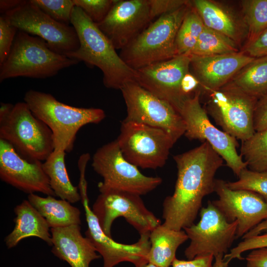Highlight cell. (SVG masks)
I'll return each mask as SVG.
<instances>
[{"label": "cell", "instance_id": "5bb4252c", "mask_svg": "<svg viewBox=\"0 0 267 267\" xmlns=\"http://www.w3.org/2000/svg\"><path fill=\"white\" fill-rule=\"evenodd\" d=\"M100 193L91 209L107 236L111 237L112 225L119 217L125 218L140 235L149 233L161 224L145 207L140 195L118 190Z\"/></svg>", "mask_w": 267, "mask_h": 267}, {"label": "cell", "instance_id": "8992f818", "mask_svg": "<svg viewBox=\"0 0 267 267\" xmlns=\"http://www.w3.org/2000/svg\"><path fill=\"white\" fill-rule=\"evenodd\" d=\"M190 6V1L177 10L160 16L121 50L120 57L136 70L177 55V35Z\"/></svg>", "mask_w": 267, "mask_h": 267}, {"label": "cell", "instance_id": "60d3db41", "mask_svg": "<svg viewBox=\"0 0 267 267\" xmlns=\"http://www.w3.org/2000/svg\"><path fill=\"white\" fill-rule=\"evenodd\" d=\"M245 259L247 267H267V247L253 250Z\"/></svg>", "mask_w": 267, "mask_h": 267}, {"label": "cell", "instance_id": "b9f144b4", "mask_svg": "<svg viewBox=\"0 0 267 267\" xmlns=\"http://www.w3.org/2000/svg\"><path fill=\"white\" fill-rule=\"evenodd\" d=\"M199 83L195 76L189 72L183 77L181 82L182 90L184 93L188 96H191L193 94V91H195Z\"/></svg>", "mask_w": 267, "mask_h": 267}, {"label": "cell", "instance_id": "d590c367", "mask_svg": "<svg viewBox=\"0 0 267 267\" xmlns=\"http://www.w3.org/2000/svg\"><path fill=\"white\" fill-rule=\"evenodd\" d=\"M18 29L3 15L0 17V64L9 55Z\"/></svg>", "mask_w": 267, "mask_h": 267}, {"label": "cell", "instance_id": "2e32d148", "mask_svg": "<svg viewBox=\"0 0 267 267\" xmlns=\"http://www.w3.org/2000/svg\"><path fill=\"white\" fill-rule=\"evenodd\" d=\"M84 208L88 229L86 237L90 240L103 260V267H114L127 262L135 267L148 263L147 255L150 247L149 233L141 235L139 239L132 244H124L114 240L102 229L98 220L89 204L87 191L80 193Z\"/></svg>", "mask_w": 267, "mask_h": 267}, {"label": "cell", "instance_id": "ac0fdd59", "mask_svg": "<svg viewBox=\"0 0 267 267\" xmlns=\"http://www.w3.org/2000/svg\"><path fill=\"white\" fill-rule=\"evenodd\" d=\"M152 20L148 0H114L106 17L96 24L116 49L122 50Z\"/></svg>", "mask_w": 267, "mask_h": 267}, {"label": "cell", "instance_id": "30bf717a", "mask_svg": "<svg viewBox=\"0 0 267 267\" xmlns=\"http://www.w3.org/2000/svg\"><path fill=\"white\" fill-rule=\"evenodd\" d=\"M127 107L125 121L144 124L163 130L176 142L185 132L179 113L169 103L142 88L136 82L120 89Z\"/></svg>", "mask_w": 267, "mask_h": 267}, {"label": "cell", "instance_id": "6da1fadb", "mask_svg": "<svg viewBox=\"0 0 267 267\" xmlns=\"http://www.w3.org/2000/svg\"><path fill=\"white\" fill-rule=\"evenodd\" d=\"M173 158L177 179L173 194L163 203V224L180 230L194 224L204 197L215 192V176L223 159L207 141Z\"/></svg>", "mask_w": 267, "mask_h": 267}, {"label": "cell", "instance_id": "5b68a950", "mask_svg": "<svg viewBox=\"0 0 267 267\" xmlns=\"http://www.w3.org/2000/svg\"><path fill=\"white\" fill-rule=\"evenodd\" d=\"M79 62L53 51L42 39L18 30L9 55L0 64V82L18 77H51Z\"/></svg>", "mask_w": 267, "mask_h": 267}, {"label": "cell", "instance_id": "4316f807", "mask_svg": "<svg viewBox=\"0 0 267 267\" xmlns=\"http://www.w3.org/2000/svg\"><path fill=\"white\" fill-rule=\"evenodd\" d=\"M230 82L258 99L267 94V55L255 58Z\"/></svg>", "mask_w": 267, "mask_h": 267}, {"label": "cell", "instance_id": "74e56055", "mask_svg": "<svg viewBox=\"0 0 267 267\" xmlns=\"http://www.w3.org/2000/svg\"><path fill=\"white\" fill-rule=\"evenodd\" d=\"M242 52L254 58L267 55V29L248 42Z\"/></svg>", "mask_w": 267, "mask_h": 267}, {"label": "cell", "instance_id": "f546056e", "mask_svg": "<svg viewBox=\"0 0 267 267\" xmlns=\"http://www.w3.org/2000/svg\"><path fill=\"white\" fill-rule=\"evenodd\" d=\"M241 156L252 171H267V129L242 141Z\"/></svg>", "mask_w": 267, "mask_h": 267}, {"label": "cell", "instance_id": "e0dca14e", "mask_svg": "<svg viewBox=\"0 0 267 267\" xmlns=\"http://www.w3.org/2000/svg\"><path fill=\"white\" fill-rule=\"evenodd\" d=\"M215 192L219 199L213 204L229 222L236 221V238L243 237L263 221L267 220V202L259 194L247 190H232L226 182L216 179Z\"/></svg>", "mask_w": 267, "mask_h": 267}, {"label": "cell", "instance_id": "f35d334b", "mask_svg": "<svg viewBox=\"0 0 267 267\" xmlns=\"http://www.w3.org/2000/svg\"><path fill=\"white\" fill-rule=\"evenodd\" d=\"M256 132L267 129V94L258 99L254 115Z\"/></svg>", "mask_w": 267, "mask_h": 267}, {"label": "cell", "instance_id": "3957f363", "mask_svg": "<svg viewBox=\"0 0 267 267\" xmlns=\"http://www.w3.org/2000/svg\"><path fill=\"white\" fill-rule=\"evenodd\" d=\"M33 114L52 133L54 149L70 152L79 130L89 124H98L105 118L101 109L72 106L57 100L50 93L33 89L24 97Z\"/></svg>", "mask_w": 267, "mask_h": 267}, {"label": "cell", "instance_id": "e575fe53", "mask_svg": "<svg viewBox=\"0 0 267 267\" xmlns=\"http://www.w3.org/2000/svg\"><path fill=\"white\" fill-rule=\"evenodd\" d=\"M243 239V241L231 249L229 253L225 254L223 257V262L225 267H227L228 264L233 259H243L241 255L245 251L267 247V232Z\"/></svg>", "mask_w": 267, "mask_h": 267}, {"label": "cell", "instance_id": "d4e9b609", "mask_svg": "<svg viewBox=\"0 0 267 267\" xmlns=\"http://www.w3.org/2000/svg\"><path fill=\"white\" fill-rule=\"evenodd\" d=\"M28 200L46 220L50 228L81 224L80 210L66 200H58L52 196L43 197L35 193L29 194Z\"/></svg>", "mask_w": 267, "mask_h": 267}, {"label": "cell", "instance_id": "9a60e30c", "mask_svg": "<svg viewBox=\"0 0 267 267\" xmlns=\"http://www.w3.org/2000/svg\"><path fill=\"white\" fill-rule=\"evenodd\" d=\"M190 61L189 54L177 55L138 69L136 70L135 82L179 112L184 102L190 97L184 93L181 88L182 80L189 72Z\"/></svg>", "mask_w": 267, "mask_h": 267}, {"label": "cell", "instance_id": "ba28073f", "mask_svg": "<svg viewBox=\"0 0 267 267\" xmlns=\"http://www.w3.org/2000/svg\"><path fill=\"white\" fill-rule=\"evenodd\" d=\"M124 157L142 169L163 167L175 141L162 129L123 120L116 139Z\"/></svg>", "mask_w": 267, "mask_h": 267}, {"label": "cell", "instance_id": "836d02e7", "mask_svg": "<svg viewBox=\"0 0 267 267\" xmlns=\"http://www.w3.org/2000/svg\"><path fill=\"white\" fill-rule=\"evenodd\" d=\"M95 24L101 22L112 8L114 0H73Z\"/></svg>", "mask_w": 267, "mask_h": 267}, {"label": "cell", "instance_id": "7402d4cb", "mask_svg": "<svg viewBox=\"0 0 267 267\" xmlns=\"http://www.w3.org/2000/svg\"><path fill=\"white\" fill-rule=\"evenodd\" d=\"M15 226L4 239L8 249L15 247L26 238L36 237L52 246L50 226L44 217L28 200H23L14 209Z\"/></svg>", "mask_w": 267, "mask_h": 267}, {"label": "cell", "instance_id": "7bdbcfd3", "mask_svg": "<svg viewBox=\"0 0 267 267\" xmlns=\"http://www.w3.org/2000/svg\"><path fill=\"white\" fill-rule=\"evenodd\" d=\"M22 0H0V11L1 14L17 7Z\"/></svg>", "mask_w": 267, "mask_h": 267}, {"label": "cell", "instance_id": "7a4b0ae2", "mask_svg": "<svg viewBox=\"0 0 267 267\" xmlns=\"http://www.w3.org/2000/svg\"><path fill=\"white\" fill-rule=\"evenodd\" d=\"M70 23L80 45L67 57L98 68L103 73V84L108 89L120 90L125 84L135 82L136 71L126 64L111 41L80 7L75 6Z\"/></svg>", "mask_w": 267, "mask_h": 267}, {"label": "cell", "instance_id": "d6986e66", "mask_svg": "<svg viewBox=\"0 0 267 267\" xmlns=\"http://www.w3.org/2000/svg\"><path fill=\"white\" fill-rule=\"evenodd\" d=\"M0 178L5 183L29 194L40 192L55 196L43 163L21 157L7 142L0 139Z\"/></svg>", "mask_w": 267, "mask_h": 267}, {"label": "cell", "instance_id": "7c38bea8", "mask_svg": "<svg viewBox=\"0 0 267 267\" xmlns=\"http://www.w3.org/2000/svg\"><path fill=\"white\" fill-rule=\"evenodd\" d=\"M1 15L18 30L45 41L57 53L67 56L79 47L74 27L55 21L44 12L33 0H22L17 7Z\"/></svg>", "mask_w": 267, "mask_h": 267}, {"label": "cell", "instance_id": "4fadbf2b", "mask_svg": "<svg viewBox=\"0 0 267 267\" xmlns=\"http://www.w3.org/2000/svg\"><path fill=\"white\" fill-rule=\"evenodd\" d=\"M200 219L196 224L183 229L190 240L184 251L188 260L196 257L227 254L236 239L238 222H229L213 204L208 201L200 211Z\"/></svg>", "mask_w": 267, "mask_h": 267}, {"label": "cell", "instance_id": "cb8c5ba5", "mask_svg": "<svg viewBox=\"0 0 267 267\" xmlns=\"http://www.w3.org/2000/svg\"><path fill=\"white\" fill-rule=\"evenodd\" d=\"M188 239L184 230H176L160 224L149 233L148 263L159 267H169L176 258L178 248Z\"/></svg>", "mask_w": 267, "mask_h": 267}, {"label": "cell", "instance_id": "603a6c76", "mask_svg": "<svg viewBox=\"0 0 267 267\" xmlns=\"http://www.w3.org/2000/svg\"><path fill=\"white\" fill-rule=\"evenodd\" d=\"M191 5L205 26L230 38L236 43L243 35V27L233 13L221 3L210 0H193Z\"/></svg>", "mask_w": 267, "mask_h": 267}, {"label": "cell", "instance_id": "484cf974", "mask_svg": "<svg viewBox=\"0 0 267 267\" xmlns=\"http://www.w3.org/2000/svg\"><path fill=\"white\" fill-rule=\"evenodd\" d=\"M66 153L62 150L54 149L43 163V167L55 195L75 203L81 200V197L79 188L73 185L68 176L65 162Z\"/></svg>", "mask_w": 267, "mask_h": 267}, {"label": "cell", "instance_id": "52a82bcc", "mask_svg": "<svg viewBox=\"0 0 267 267\" xmlns=\"http://www.w3.org/2000/svg\"><path fill=\"white\" fill-rule=\"evenodd\" d=\"M91 166L102 178L98 184L100 192L122 191L145 195L159 186L162 179L142 174L138 167L123 156L116 140L105 144L94 153Z\"/></svg>", "mask_w": 267, "mask_h": 267}, {"label": "cell", "instance_id": "ab89813d", "mask_svg": "<svg viewBox=\"0 0 267 267\" xmlns=\"http://www.w3.org/2000/svg\"><path fill=\"white\" fill-rule=\"evenodd\" d=\"M214 256L207 255L196 257L188 261L175 258L172 263V267H213Z\"/></svg>", "mask_w": 267, "mask_h": 267}, {"label": "cell", "instance_id": "8fae6325", "mask_svg": "<svg viewBox=\"0 0 267 267\" xmlns=\"http://www.w3.org/2000/svg\"><path fill=\"white\" fill-rule=\"evenodd\" d=\"M200 91L197 90L184 102L179 111L185 126L184 135L190 140L208 142L238 176L247 167V163L237 152L236 139L212 124L200 104Z\"/></svg>", "mask_w": 267, "mask_h": 267}, {"label": "cell", "instance_id": "8d00e7d4", "mask_svg": "<svg viewBox=\"0 0 267 267\" xmlns=\"http://www.w3.org/2000/svg\"><path fill=\"white\" fill-rule=\"evenodd\" d=\"M186 0H148L150 15L153 19L157 16H161L187 4Z\"/></svg>", "mask_w": 267, "mask_h": 267}, {"label": "cell", "instance_id": "83f0119b", "mask_svg": "<svg viewBox=\"0 0 267 267\" xmlns=\"http://www.w3.org/2000/svg\"><path fill=\"white\" fill-rule=\"evenodd\" d=\"M238 52L237 43L204 26L195 46L189 55L206 56Z\"/></svg>", "mask_w": 267, "mask_h": 267}, {"label": "cell", "instance_id": "44dd1931", "mask_svg": "<svg viewBox=\"0 0 267 267\" xmlns=\"http://www.w3.org/2000/svg\"><path fill=\"white\" fill-rule=\"evenodd\" d=\"M50 232L52 253L71 267H89L100 257L90 240L83 236L80 225L50 228Z\"/></svg>", "mask_w": 267, "mask_h": 267}, {"label": "cell", "instance_id": "4dcf8cb0", "mask_svg": "<svg viewBox=\"0 0 267 267\" xmlns=\"http://www.w3.org/2000/svg\"><path fill=\"white\" fill-rule=\"evenodd\" d=\"M241 4L249 42L267 29V0H243Z\"/></svg>", "mask_w": 267, "mask_h": 267}, {"label": "cell", "instance_id": "f1b7e54d", "mask_svg": "<svg viewBox=\"0 0 267 267\" xmlns=\"http://www.w3.org/2000/svg\"><path fill=\"white\" fill-rule=\"evenodd\" d=\"M204 27L201 18L190 4L177 35L176 48L177 55L190 54Z\"/></svg>", "mask_w": 267, "mask_h": 267}, {"label": "cell", "instance_id": "1f68e13d", "mask_svg": "<svg viewBox=\"0 0 267 267\" xmlns=\"http://www.w3.org/2000/svg\"><path fill=\"white\" fill-rule=\"evenodd\" d=\"M238 177L237 181L226 182L229 188L255 192L267 202V171L258 172L246 168L241 171Z\"/></svg>", "mask_w": 267, "mask_h": 267}, {"label": "cell", "instance_id": "9c48e42d", "mask_svg": "<svg viewBox=\"0 0 267 267\" xmlns=\"http://www.w3.org/2000/svg\"><path fill=\"white\" fill-rule=\"evenodd\" d=\"M209 92L207 111L223 131L242 141L253 135L256 133L254 115L258 99L230 82Z\"/></svg>", "mask_w": 267, "mask_h": 267}, {"label": "cell", "instance_id": "ee69618b", "mask_svg": "<svg viewBox=\"0 0 267 267\" xmlns=\"http://www.w3.org/2000/svg\"><path fill=\"white\" fill-rule=\"evenodd\" d=\"M263 232H267V220L263 221L256 226L245 234L242 238L244 239L246 237L255 236Z\"/></svg>", "mask_w": 267, "mask_h": 267}, {"label": "cell", "instance_id": "d6a6232c", "mask_svg": "<svg viewBox=\"0 0 267 267\" xmlns=\"http://www.w3.org/2000/svg\"><path fill=\"white\" fill-rule=\"evenodd\" d=\"M45 14L55 21L69 25L75 6L73 0H33Z\"/></svg>", "mask_w": 267, "mask_h": 267}, {"label": "cell", "instance_id": "ffe728a7", "mask_svg": "<svg viewBox=\"0 0 267 267\" xmlns=\"http://www.w3.org/2000/svg\"><path fill=\"white\" fill-rule=\"evenodd\" d=\"M190 56L194 75L208 92L228 83L255 58L242 51L206 56Z\"/></svg>", "mask_w": 267, "mask_h": 267}, {"label": "cell", "instance_id": "277c9868", "mask_svg": "<svg viewBox=\"0 0 267 267\" xmlns=\"http://www.w3.org/2000/svg\"><path fill=\"white\" fill-rule=\"evenodd\" d=\"M0 139L32 162L44 161L54 149L50 129L25 102L0 103Z\"/></svg>", "mask_w": 267, "mask_h": 267}, {"label": "cell", "instance_id": "bcb514c9", "mask_svg": "<svg viewBox=\"0 0 267 267\" xmlns=\"http://www.w3.org/2000/svg\"><path fill=\"white\" fill-rule=\"evenodd\" d=\"M140 267H159L154 264H152L151 263H147L146 264H145L144 265H143L142 266Z\"/></svg>", "mask_w": 267, "mask_h": 267}, {"label": "cell", "instance_id": "f6af8a7d", "mask_svg": "<svg viewBox=\"0 0 267 267\" xmlns=\"http://www.w3.org/2000/svg\"><path fill=\"white\" fill-rule=\"evenodd\" d=\"M223 255H219L216 257L213 267H226L223 262Z\"/></svg>", "mask_w": 267, "mask_h": 267}]
</instances>
